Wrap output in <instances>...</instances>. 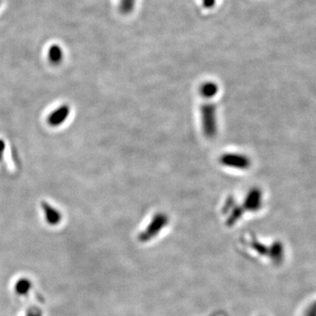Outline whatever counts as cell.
<instances>
[{
	"mask_svg": "<svg viewBox=\"0 0 316 316\" xmlns=\"http://www.w3.org/2000/svg\"><path fill=\"white\" fill-rule=\"evenodd\" d=\"M30 288H31V282L26 278L20 280L15 286L16 292L20 295L26 294L30 291Z\"/></svg>",
	"mask_w": 316,
	"mask_h": 316,
	"instance_id": "obj_1",
	"label": "cell"
}]
</instances>
